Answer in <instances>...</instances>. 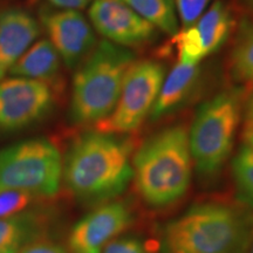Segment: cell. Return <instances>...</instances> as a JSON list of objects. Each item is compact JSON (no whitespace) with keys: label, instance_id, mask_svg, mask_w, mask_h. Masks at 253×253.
I'll return each mask as SVG.
<instances>
[{"label":"cell","instance_id":"cell-1","mask_svg":"<svg viewBox=\"0 0 253 253\" xmlns=\"http://www.w3.org/2000/svg\"><path fill=\"white\" fill-rule=\"evenodd\" d=\"M252 244L253 211L210 202L194 205L163 227L160 253H249Z\"/></svg>","mask_w":253,"mask_h":253},{"label":"cell","instance_id":"cell-2","mask_svg":"<svg viewBox=\"0 0 253 253\" xmlns=\"http://www.w3.org/2000/svg\"><path fill=\"white\" fill-rule=\"evenodd\" d=\"M131 144L114 134L94 131L73 142L63 177L68 189L88 203H102L121 195L134 177Z\"/></svg>","mask_w":253,"mask_h":253},{"label":"cell","instance_id":"cell-3","mask_svg":"<svg viewBox=\"0 0 253 253\" xmlns=\"http://www.w3.org/2000/svg\"><path fill=\"white\" fill-rule=\"evenodd\" d=\"M191 151L184 126H172L148 138L134 157L138 194L148 205L164 208L181 199L191 181Z\"/></svg>","mask_w":253,"mask_h":253},{"label":"cell","instance_id":"cell-4","mask_svg":"<svg viewBox=\"0 0 253 253\" xmlns=\"http://www.w3.org/2000/svg\"><path fill=\"white\" fill-rule=\"evenodd\" d=\"M135 54L129 48L107 40L77 68L73 79L71 118L77 125H97L115 109L123 80Z\"/></svg>","mask_w":253,"mask_h":253},{"label":"cell","instance_id":"cell-5","mask_svg":"<svg viewBox=\"0 0 253 253\" xmlns=\"http://www.w3.org/2000/svg\"><path fill=\"white\" fill-rule=\"evenodd\" d=\"M242 114L240 90H224L199 107L189 134L197 172L216 176L232 151Z\"/></svg>","mask_w":253,"mask_h":253},{"label":"cell","instance_id":"cell-6","mask_svg":"<svg viewBox=\"0 0 253 253\" xmlns=\"http://www.w3.org/2000/svg\"><path fill=\"white\" fill-rule=\"evenodd\" d=\"M62 158L46 138H31L0 150V192L26 191L39 197L54 196L60 188Z\"/></svg>","mask_w":253,"mask_h":253},{"label":"cell","instance_id":"cell-7","mask_svg":"<svg viewBox=\"0 0 253 253\" xmlns=\"http://www.w3.org/2000/svg\"><path fill=\"white\" fill-rule=\"evenodd\" d=\"M166 67L154 60L134 62L123 80L115 109L97 123L96 130L107 134L134 131L150 115L166 78Z\"/></svg>","mask_w":253,"mask_h":253},{"label":"cell","instance_id":"cell-8","mask_svg":"<svg viewBox=\"0 0 253 253\" xmlns=\"http://www.w3.org/2000/svg\"><path fill=\"white\" fill-rule=\"evenodd\" d=\"M48 84L26 78L0 80V130L26 128L45 118L53 106Z\"/></svg>","mask_w":253,"mask_h":253},{"label":"cell","instance_id":"cell-9","mask_svg":"<svg viewBox=\"0 0 253 253\" xmlns=\"http://www.w3.org/2000/svg\"><path fill=\"white\" fill-rule=\"evenodd\" d=\"M40 25L62 62L77 69L93 52L97 41L89 21L77 9L41 7Z\"/></svg>","mask_w":253,"mask_h":253},{"label":"cell","instance_id":"cell-10","mask_svg":"<svg viewBox=\"0 0 253 253\" xmlns=\"http://www.w3.org/2000/svg\"><path fill=\"white\" fill-rule=\"evenodd\" d=\"M232 28L233 18L229 7L217 0L194 25L182 28L171 37V46L175 47L179 62L199 65L204 58L224 46Z\"/></svg>","mask_w":253,"mask_h":253},{"label":"cell","instance_id":"cell-11","mask_svg":"<svg viewBox=\"0 0 253 253\" xmlns=\"http://www.w3.org/2000/svg\"><path fill=\"white\" fill-rule=\"evenodd\" d=\"M88 15L91 26L104 40L126 48L145 45L158 36L156 27L122 0H95Z\"/></svg>","mask_w":253,"mask_h":253},{"label":"cell","instance_id":"cell-12","mask_svg":"<svg viewBox=\"0 0 253 253\" xmlns=\"http://www.w3.org/2000/svg\"><path fill=\"white\" fill-rule=\"evenodd\" d=\"M132 214L125 202H110L75 224L69 235L73 253H102L110 239L130 225Z\"/></svg>","mask_w":253,"mask_h":253},{"label":"cell","instance_id":"cell-13","mask_svg":"<svg viewBox=\"0 0 253 253\" xmlns=\"http://www.w3.org/2000/svg\"><path fill=\"white\" fill-rule=\"evenodd\" d=\"M40 34V23L25 9L11 7L0 12V80Z\"/></svg>","mask_w":253,"mask_h":253},{"label":"cell","instance_id":"cell-14","mask_svg":"<svg viewBox=\"0 0 253 253\" xmlns=\"http://www.w3.org/2000/svg\"><path fill=\"white\" fill-rule=\"evenodd\" d=\"M199 74L201 69L198 65L177 62L164 78L160 94L150 113V119L157 120L178 108L194 90Z\"/></svg>","mask_w":253,"mask_h":253},{"label":"cell","instance_id":"cell-15","mask_svg":"<svg viewBox=\"0 0 253 253\" xmlns=\"http://www.w3.org/2000/svg\"><path fill=\"white\" fill-rule=\"evenodd\" d=\"M61 62L62 60L59 53L49 40L41 39L36 41L24 53V55L14 63L8 74L48 84L59 78Z\"/></svg>","mask_w":253,"mask_h":253},{"label":"cell","instance_id":"cell-16","mask_svg":"<svg viewBox=\"0 0 253 253\" xmlns=\"http://www.w3.org/2000/svg\"><path fill=\"white\" fill-rule=\"evenodd\" d=\"M45 221L36 212L0 218V253H19L27 244L42 238Z\"/></svg>","mask_w":253,"mask_h":253},{"label":"cell","instance_id":"cell-17","mask_svg":"<svg viewBox=\"0 0 253 253\" xmlns=\"http://www.w3.org/2000/svg\"><path fill=\"white\" fill-rule=\"evenodd\" d=\"M158 31L175 36L178 28L175 0H122Z\"/></svg>","mask_w":253,"mask_h":253},{"label":"cell","instance_id":"cell-18","mask_svg":"<svg viewBox=\"0 0 253 253\" xmlns=\"http://www.w3.org/2000/svg\"><path fill=\"white\" fill-rule=\"evenodd\" d=\"M231 74L237 82L253 86V23L243 27L231 54Z\"/></svg>","mask_w":253,"mask_h":253},{"label":"cell","instance_id":"cell-19","mask_svg":"<svg viewBox=\"0 0 253 253\" xmlns=\"http://www.w3.org/2000/svg\"><path fill=\"white\" fill-rule=\"evenodd\" d=\"M232 176L239 203L253 211V153L245 145L233 157Z\"/></svg>","mask_w":253,"mask_h":253},{"label":"cell","instance_id":"cell-20","mask_svg":"<svg viewBox=\"0 0 253 253\" xmlns=\"http://www.w3.org/2000/svg\"><path fill=\"white\" fill-rule=\"evenodd\" d=\"M38 198L39 196L19 190L0 192V218L24 212Z\"/></svg>","mask_w":253,"mask_h":253},{"label":"cell","instance_id":"cell-21","mask_svg":"<svg viewBox=\"0 0 253 253\" xmlns=\"http://www.w3.org/2000/svg\"><path fill=\"white\" fill-rule=\"evenodd\" d=\"M210 0H175L177 14L181 18L183 28L191 26L204 13Z\"/></svg>","mask_w":253,"mask_h":253},{"label":"cell","instance_id":"cell-22","mask_svg":"<svg viewBox=\"0 0 253 253\" xmlns=\"http://www.w3.org/2000/svg\"><path fill=\"white\" fill-rule=\"evenodd\" d=\"M102 253H148L143 243L136 237H125L112 242Z\"/></svg>","mask_w":253,"mask_h":253},{"label":"cell","instance_id":"cell-23","mask_svg":"<svg viewBox=\"0 0 253 253\" xmlns=\"http://www.w3.org/2000/svg\"><path fill=\"white\" fill-rule=\"evenodd\" d=\"M19 253H66L65 249L49 240L39 238L27 244Z\"/></svg>","mask_w":253,"mask_h":253},{"label":"cell","instance_id":"cell-24","mask_svg":"<svg viewBox=\"0 0 253 253\" xmlns=\"http://www.w3.org/2000/svg\"><path fill=\"white\" fill-rule=\"evenodd\" d=\"M55 8L62 9H82L89 5L90 0H47Z\"/></svg>","mask_w":253,"mask_h":253},{"label":"cell","instance_id":"cell-25","mask_svg":"<svg viewBox=\"0 0 253 253\" xmlns=\"http://www.w3.org/2000/svg\"><path fill=\"white\" fill-rule=\"evenodd\" d=\"M243 145L249 148L253 153V122H246L243 129Z\"/></svg>","mask_w":253,"mask_h":253},{"label":"cell","instance_id":"cell-26","mask_svg":"<svg viewBox=\"0 0 253 253\" xmlns=\"http://www.w3.org/2000/svg\"><path fill=\"white\" fill-rule=\"evenodd\" d=\"M245 122H253V94L245 106Z\"/></svg>","mask_w":253,"mask_h":253},{"label":"cell","instance_id":"cell-27","mask_svg":"<svg viewBox=\"0 0 253 253\" xmlns=\"http://www.w3.org/2000/svg\"><path fill=\"white\" fill-rule=\"evenodd\" d=\"M246 6H249L250 8H253V0H243Z\"/></svg>","mask_w":253,"mask_h":253},{"label":"cell","instance_id":"cell-28","mask_svg":"<svg viewBox=\"0 0 253 253\" xmlns=\"http://www.w3.org/2000/svg\"><path fill=\"white\" fill-rule=\"evenodd\" d=\"M249 253H253V244H252V246H251V249H250Z\"/></svg>","mask_w":253,"mask_h":253}]
</instances>
